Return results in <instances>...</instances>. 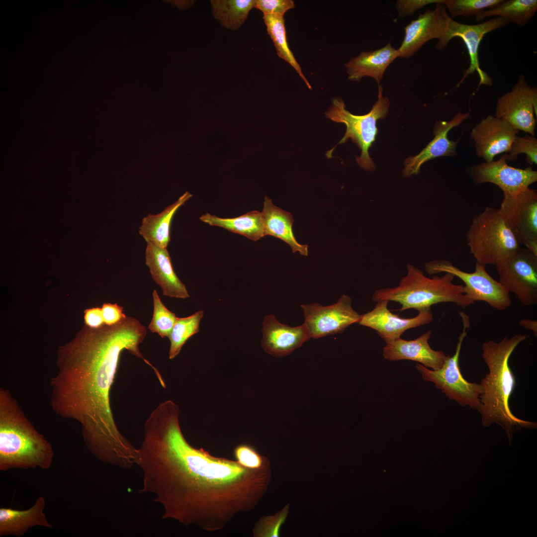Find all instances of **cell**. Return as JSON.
<instances>
[{
	"label": "cell",
	"instance_id": "37",
	"mask_svg": "<svg viewBox=\"0 0 537 537\" xmlns=\"http://www.w3.org/2000/svg\"><path fill=\"white\" fill-rule=\"evenodd\" d=\"M444 0H398L396 8L400 17H405L413 14L415 12L427 5L432 3H443Z\"/></svg>",
	"mask_w": 537,
	"mask_h": 537
},
{
	"label": "cell",
	"instance_id": "7",
	"mask_svg": "<svg viewBox=\"0 0 537 537\" xmlns=\"http://www.w3.org/2000/svg\"><path fill=\"white\" fill-rule=\"evenodd\" d=\"M459 314L462 322V331L458 337L454 355L448 356L443 365L439 369L432 370L418 363L416 368L421 374L423 379L434 383L436 387L450 400L460 405L468 406L479 411L481 408L480 396L482 389L480 383H471L462 376L459 366V358L463 340L467 335L470 326L469 318L462 311Z\"/></svg>",
	"mask_w": 537,
	"mask_h": 537
},
{
	"label": "cell",
	"instance_id": "31",
	"mask_svg": "<svg viewBox=\"0 0 537 537\" xmlns=\"http://www.w3.org/2000/svg\"><path fill=\"white\" fill-rule=\"evenodd\" d=\"M152 295L153 313L148 329L162 338H168L178 317L164 305L155 289Z\"/></svg>",
	"mask_w": 537,
	"mask_h": 537
},
{
	"label": "cell",
	"instance_id": "15",
	"mask_svg": "<svg viewBox=\"0 0 537 537\" xmlns=\"http://www.w3.org/2000/svg\"><path fill=\"white\" fill-rule=\"evenodd\" d=\"M389 302L387 300L376 302L373 309L361 315L358 323L376 331L386 343L400 338L408 329L428 324L433 320L431 308L419 311L415 317L404 318L390 311Z\"/></svg>",
	"mask_w": 537,
	"mask_h": 537
},
{
	"label": "cell",
	"instance_id": "38",
	"mask_svg": "<svg viewBox=\"0 0 537 537\" xmlns=\"http://www.w3.org/2000/svg\"><path fill=\"white\" fill-rule=\"evenodd\" d=\"M101 308L105 324H115L126 317L123 312V307L116 303H105Z\"/></svg>",
	"mask_w": 537,
	"mask_h": 537
},
{
	"label": "cell",
	"instance_id": "16",
	"mask_svg": "<svg viewBox=\"0 0 537 537\" xmlns=\"http://www.w3.org/2000/svg\"><path fill=\"white\" fill-rule=\"evenodd\" d=\"M450 17L443 3H437L433 9L420 14L404 27L405 35L398 49L401 58L412 56L428 41L441 39L444 35Z\"/></svg>",
	"mask_w": 537,
	"mask_h": 537
},
{
	"label": "cell",
	"instance_id": "2",
	"mask_svg": "<svg viewBox=\"0 0 537 537\" xmlns=\"http://www.w3.org/2000/svg\"><path fill=\"white\" fill-rule=\"evenodd\" d=\"M529 336L517 334L500 341L489 340L483 343L481 356L489 372L482 379L479 412L481 423L490 427L494 423L505 431L510 445L514 432L522 428L535 429L537 423L522 420L511 411L509 400L515 388L516 379L509 365V359L517 346Z\"/></svg>",
	"mask_w": 537,
	"mask_h": 537
},
{
	"label": "cell",
	"instance_id": "22",
	"mask_svg": "<svg viewBox=\"0 0 537 537\" xmlns=\"http://www.w3.org/2000/svg\"><path fill=\"white\" fill-rule=\"evenodd\" d=\"M399 57V50L393 47L390 42L381 48L363 51L345 64L348 79L358 82L368 76L379 84L388 66Z\"/></svg>",
	"mask_w": 537,
	"mask_h": 537
},
{
	"label": "cell",
	"instance_id": "18",
	"mask_svg": "<svg viewBox=\"0 0 537 537\" xmlns=\"http://www.w3.org/2000/svg\"><path fill=\"white\" fill-rule=\"evenodd\" d=\"M262 324V347L266 352L277 358L290 354L311 339L303 324L290 327L281 323L272 314L265 316Z\"/></svg>",
	"mask_w": 537,
	"mask_h": 537
},
{
	"label": "cell",
	"instance_id": "6",
	"mask_svg": "<svg viewBox=\"0 0 537 537\" xmlns=\"http://www.w3.org/2000/svg\"><path fill=\"white\" fill-rule=\"evenodd\" d=\"M382 87L378 84L377 100L371 110L363 115H354L346 109V105L341 98L333 99L332 105L325 112V115L335 122L345 124L346 131L339 142L327 152L328 158L332 157V153L338 144L344 143L351 139L361 151L360 156L356 158L358 165L366 171L375 170L376 166L369 156L368 150L375 141L378 133L376 121L386 117L390 105L388 98L382 95Z\"/></svg>",
	"mask_w": 537,
	"mask_h": 537
},
{
	"label": "cell",
	"instance_id": "21",
	"mask_svg": "<svg viewBox=\"0 0 537 537\" xmlns=\"http://www.w3.org/2000/svg\"><path fill=\"white\" fill-rule=\"evenodd\" d=\"M145 263L153 279L161 287L164 296L180 299L189 297L185 285L173 269L167 248L147 243Z\"/></svg>",
	"mask_w": 537,
	"mask_h": 537
},
{
	"label": "cell",
	"instance_id": "10",
	"mask_svg": "<svg viewBox=\"0 0 537 537\" xmlns=\"http://www.w3.org/2000/svg\"><path fill=\"white\" fill-rule=\"evenodd\" d=\"M520 245L537 255V193L529 187L514 195L503 194L499 208Z\"/></svg>",
	"mask_w": 537,
	"mask_h": 537
},
{
	"label": "cell",
	"instance_id": "9",
	"mask_svg": "<svg viewBox=\"0 0 537 537\" xmlns=\"http://www.w3.org/2000/svg\"><path fill=\"white\" fill-rule=\"evenodd\" d=\"M495 266L498 281L524 306L537 303V255L520 247Z\"/></svg>",
	"mask_w": 537,
	"mask_h": 537
},
{
	"label": "cell",
	"instance_id": "12",
	"mask_svg": "<svg viewBox=\"0 0 537 537\" xmlns=\"http://www.w3.org/2000/svg\"><path fill=\"white\" fill-rule=\"evenodd\" d=\"M351 298L343 294L331 305L316 303L301 305L305 318L303 324L310 338L342 333L350 325L358 323L361 315L353 308Z\"/></svg>",
	"mask_w": 537,
	"mask_h": 537
},
{
	"label": "cell",
	"instance_id": "28",
	"mask_svg": "<svg viewBox=\"0 0 537 537\" xmlns=\"http://www.w3.org/2000/svg\"><path fill=\"white\" fill-rule=\"evenodd\" d=\"M212 13L224 27L237 30L246 20L255 0H211Z\"/></svg>",
	"mask_w": 537,
	"mask_h": 537
},
{
	"label": "cell",
	"instance_id": "25",
	"mask_svg": "<svg viewBox=\"0 0 537 537\" xmlns=\"http://www.w3.org/2000/svg\"><path fill=\"white\" fill-rule=\"evenodd\" d=\"M192 195L186 191L179 199L157 214H149L144 217L139 228V233L147 243L166 248L170 242V227L172 219L178 210Z\"/></svg>",
	"mask_w": 537,
	"mask_h": 537
},
{
	"label": "cell",
	"instance_id": "32",
	"mask_svg": "<svg viewBox=\"0 0 537 537\" xmlns=\"http://www.w3.org/2000/svg\"><path fill=\"white\" fill-rule=\"evenodd\" d=\"M504 0H444L443 3L452 18L459 16L476 15L485 10L493 8Z\"/></svg>",
	"mask_w": 537,
	"mask_h": 537
},
{
	"label": "cell",
	"instance_id": "3",
	"mask_svg": "<svg viewBox=\"0 0 537 537\" xmlns=\"http://www.w3.org/2000/svg\"><path fill=\"white\" fill-rule=\"evenodd\" d=\"M53 448L27 418L10 391L0 388V470L49 468Z\"/></svg>",
	"mask_w": 537,
	"mask_h": 537
},
{
	"label": "cell",
	"instance_id": "20",
	"mask_svg": "<svg viewBox=\"0 0 537 537\" xmlns=\"http://www.w3.org/2000/svg\"><path fill=\"white\" fill-rule=\"evenodd\" d=\"M432 333L429 330L413 340H405L400 337L387 343L383 349V357L390 361L414 360L432 370L439 369L448 356L441 351H435L431 348L428 341Z\"/></svg>",
	"mask_w": 537,
	"mask_h": 537
},
{
	"label": "cell",
	"instance_id": "29",
	"mask_svg": "<svg viewBox=\"0 0 537 537\" xmlns=\"http://www.w3.org/2000/svg\"><path fill=\"white\" fill-rule=\"evenodd\" d=\"M263 18L268 33L274 43L278 56L288 63L297 72L307 87L311 89L310 84L289 48L283 16L279 14H264Z\"/></svg>",
	"mask_w": 537,
	"mask_h": 537
},
{
	"label": "cell",
	"instance_id": "27",
	"mask_svg": "<svg viewBox=\"0 0 537 537\" xmlns=\"http://www.w3.org/2000/svg\"><path fill=\"white\" fill-rule=\"evenodd\" d=\"M537 10V0H504L496 7L477 14L475 20L478 22L486 17L495 16L524 26L533 18Z\"/></svg>",
	"mask_w": 537,
	"mask_h": 537
},
{
	"label": "cell",
	"instance_id": "40",
	"mask_svg": "<svg viewBox=\"0 0 537 537\" xmlns=\"http://www.w3.org/2000/svg\"><path fill=\"white\" fill-rule=\"evenodd\" d=\"M519 324L527 330L532 331L535 337L537 336V321L536 320L523 319L519 321Z\"/></svg>",
	"mask_w": 537,
	"mask_h": 537
},
{
	"label": "cell",
	"instance_id": "4",
	"mask_svg": "<svg viewBox=\"0 0 537 537\" xmlns=\"http://www.w3.org/2000/svg\"><path fill=\"white\" fill-rule=\"evenodd\" d=\"M407 274L398 285L376 290L372 300L377 302L387 300L401 305L398 310L415 309L418 311L431 308L433 305L451 302L466 308L474 302L464 293V286L453 283L455 276L446 273L441 277H426L419 269L410 264L407 265Z\"/></svg>",
	"mask_w": 537,
	"mask_h": 537
},
{
	"label": "cell",
	"instance_id": "8",
	"mask_svg": "<svg viewBox=\"0 0 537 537\" xmlns=\"http://www.w3.org/2000/svg\"><path fill=\"white\" fill-rule=\"evenodd\" d=\"M425 268L430 274L449 273L461 279L464 283L465 294L474 303L482 301L501 311L505 310L512 304L509 293L486 271L485 266L477 262L472 272L463 271L444 260L428 262Z\"/></svg>",
	"mask_w": 537,
	"mask_h": 537
},
{
	"label": "cell",
	"instance_id": "17",
	"mask_svg": "<svg viewBox=\"0 0 537 537\" xmlns=\"http://www.w3.org/2000/svg\"><path fill=\"white\" fill-rule=\"evenodd\" d=\"M518 132L507 121L489 114L474 126L470 135L477 155L490 162L496 155L509 152Z\"/></svg>",
	"mask_w": 537,
	"mask_h": 537
},
{
	"label": "cell",
	"instance_id": "1",
	"mask_svg": "<svg viewBox=\"0 0 537 537\" xmlns=\"http://www.w3.org/2000/svg\"><path fill=\"white\" fill-rule=\"evenodd\" d=\"M178 405L159 403L144 425L136 465L143 475L141 493L154 495L162 519L209 532L223 529L254 509L270 481L269 466L254 470L191 446L179 422Z\"/></svg>",
	"mask_w": 537,
	"mask_h": 537
},
{
	"label": "cell",
	"instance_id": "30",
	"mask_svg": "<svg viewBox=\"0 0 537 537\" xmlns=\"http://www.w3.org/2000/svg\"><path fill=\"white\" fill-rule=\"evenodd\" d=\"M203 316V311L199 310L188 317L177 318L168 337L170 359L178 355L187 340L199 331V324Z\"/></svg>",
	"mask_w": 537,
	"mask_h": 537
},
{
	"label": "cell",
	"instance_id": "5",
	"mask_svg": "<svg viewBox=\"0 0 537 537\" xmlns=\"http://www.w3.org/2000/svg\"><path fill=\"white\" fill-rule=\"evenodd\" d=\"M466 236L470 253L485 266L496 265L521 247L499 209L490 207L473 218Z\"/></svg>",
	"mask_w": 537,
	"mask_h": 537
},
{
	"label": "cell",
	"instance_id": "13",
	"mask_svg": "<svg viewBox=\"0 0 537 537\" xmlns=\"http://www.w3.org/2000/svg\"><path fill=\"white\" fill-rule=\"evenodd\" d=\"M535 115H537V90L531 88L520 75L512 90L500 97L495 117L508 122L515 129L534 136Z\"/></svg>",
	"mask_w": 537,
	"mask_h": 537
},
{
	"label": "cell",
	"instance_id": "36",
	"mask_svg": "<svg viewBox=\"0 0 537 537\" xmlns=\"http://www.w3.org/2000/svg\"><path fill=\"white\" fill-rule=\"evenodd\" d=\"M295 6L292 0H256L255 7L262 11L264 14L283 15L289 9Z\"/></svg>",
	"mask_w": 537,
	"mask_h": 537
},
{
	"label": "cell",
	"instance_id": "34",
	"mask_svg": "<svg viewBox=\"0 0 537 537\" xmlns=\"http://www.w3.org/2000/svg\"><path fill=\"white\" fill-rule=\"evenodd\" d=\"M236 461L248 469L258 470L269 466L268 459L260 454L252 446L245 444L238 445L234 449Z\"/></svg>",
	"mask_w": 537,
	"mask_h": 537
},
{
	"label": "cell",
	"instance_id": "33",
	"mask_svg": "<svg viewBox=\"0 0 537 537\" xmlns=\"http://www.w3.org/2000/svg\"><path fill=\"white\" fill-rule=\"evenodd\" d=\"M288 505L273 516L262 517L256 524L253 533L256 537H279L280 529L288 513Z\"/></svg>",
	"mask_w": 537,
	"mask_h": 537
},
{
	"label": "cell",
	"instance_id": "24",
	"mask_svg": "<svg viewBox=\"0 0 537 537\" xmlns=\"http://www.w3.org/2000/svg\"><path fill=\"white\" fill-rule=\"evenodd\" d=\"M261 212L265 236L270 235L282 240L290 246L293 253L298 252L301 255H308V245L299 244L294 236L292 229L294 220L290 213L274 205L267 196Z\"/></svg>",
	"mask_w": 537,
	"mask_h": 537
},
{
	"label": "cell",
	"instance_id": "26",
	"mask_svg": "<svg viewBox=\"0 0 537 537\" xmlns=\"http://www.w3.org/2000/svg\"><path fill=\"white\" fill-rule=\"evenodd\" d=\"M199 219L210 226H219L229 231L244 236L253 241L265 236L264 223L261 212L253 210L240 216L223 218L208 213L202 215Z\"/></svg>",
	"mask_w": 537,
	"mask_h": 537
},
{
	"label": "cell",
	"instance_id": "39",
	"mask_svg": "<svg viewBox=\"0 0 537 537\" xmlns=\"http://www.w3.org/2000/svg\"><path fill=\"white\" fill-rule=\"evenodd\" d=\"M84 313L85 322L88 327L96 328L104 324L101 308H89L86 309Z\"/></svg>",
	"mask_w": 537,
	"mask_h": 537
},
{
	"label": "cell",
	"instance_id": "23",
	"mask_svg": "<svg viewBox=\"0 0 537 537\" xmlns=\"http://www.w3.org/2000/svg\"><path fill=\"white\" fill-rule=\"evenodd\" d=\"M45 506V500L40 496L31 508L25 510L0 508V537H20L35 526L52 528L43 513Z\"/></svg>",
	"mask_w": 537,
	"mask_h": 537
},
{
	"label": "cell",
	"instance_id": "35",
	"mask_svg": "<svg viewBox=\"0 0 537 537\" xmlns=\"http://www.w3.org/2000/svg\"><path fill=\"white\" fill-rule=\"evenodd\" d=\"M506 153L507 160L514 161L520 154H525L527 161L530 164L537 165V140L534 136L526 134L524 137H515L509 152Z\"/></svg>",
	"mask_w": 537,
	"mask_h": 537
},
{
	"label": "cell",
	"instance_id": "19",
	"mask_svg": "<svg viewBox=\"0 0 537 537\" xmlns=\"http://www.w3.org/2000/svg\"><path fill=\"white\" fill-rule=\"evenodd\" d=\"M469 117V112H458L449 121H436L433 128V139L418 155L405 159L403 175L408 178L412 175H418L421 166L429 160L439 157L453 156L457 141L449 140L448 133Z\"/></svg>",
	"mask_w": 537,
	"mask_h": 537
},
{
	"label": "cell",
	"instance_id": "14",
	"mask_svg": "<svg viewBox=\"0 0 537 537\" xmlns=\"http://www.w3.org/2000/svg\"><path fill=\"white\" fill-rule=\"evenodd\" d=\"M506 153L498 160L485 162L471 168L469 174L476 183L490 182L497 185L503 194L514 195L537 181V172L531 167L525 169L509 166Z\"/></svg>",
	"mask_w": 537,
	"mask_h": 537
},
{
	"label": "cell",
	"instance_id": "11",
	"mask_svg": "<svg viewBox=\"0 0 537 537\" xmlns=\"http://www.w3.org/2000/svg\"><path fill=\"white\" fill-rule=\"evenodd\" d=\"M510 22L502 17H496L476 24H466L450 17L443 37L438 41L436 48L440 51L444 49L449 42L454 37L460 38L464 43L469 56L470 64L465 71L459 85L469 75L476 72L479 76V86H491V78L480 68L478 59V50L480 42L487 33L508 24Z\"/></svg>",
	"mask_w": 537,
	"mask_h": 537
}]
</instances>
